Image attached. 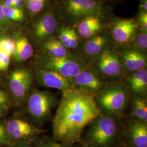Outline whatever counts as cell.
Returning <instances> with one entry per match:
<instances>
[{
  "instance_id": "obj_17",
  "label": "cell",
  "mask_w": 147,
  "mask_h": 147,
  "mask_svg": "<svg viewBox=\"0 0 147 147\" xmlns=\"http://www.w3.org/2000/svg\"><path fill=\"white\" fill-rule=\"evenodd\" d=\"M129 89L138 96L144 98L147 95V70L143 69L132 72L128 77Z\"/></svg>"
},
{
  "instance_id": "obj_18",
  "label": "cell",
  "mask_w": 147,
  "mask_h": 147,
  "mask_svg": "<svg viewBox=\"0 0 147 147\" xmlns=\"http://www.w3.org/2000/svg\"><path fill=\"white\" fill-rule=\"evenodd\" d=\"M108 38L105 35L98 34L89 38L84 47V53L90 56H98L106 47Z\"/></svg>"
},
{
  "instance_id": "obj_43",
  "label": "cell",
  "mask_w": 147,
  "mask_h": 147,
  "mask_svg": "<svg viewBox=\"0 0 147 147\" xmlns=\"http://www.w3.org/2000/svg\"><path fill=\"white\" fill-rule=\"evenodd\" d=\"M1 115V112H0V116Z\"/></svg>"
},
{
  "instance_id": "obj_11",
  "label": "cell",
  "mask_w": 147,
  "mask_h": 147,
  "mask_svg": "<svg viewBox=\"0 0 147 147\" xmlns=\"http://www.w3.org/2000/svg\"><path fill=\"white\" fill-rule=\"evenodd\" d=\"M112 35L116 42L126 44L134 36L138 28L137 22L132 19H117L113 23Z\"/></svg>"
},
{
  "instance_id": "obj_39",
  "label": "cell",
  "mask_w": 147,
  "mask_h": 147,
  "mask_svg": "<svg viewBox=\"0 0 147 147\" xmlns=\"http://www.w3.org/2000/svg\"><path fill=\"white\" fill-rule=\"evenodd\" d=\"M32 147V146H27V145H25V146H20V147Z\"/></svg>"
},
{
  "instance_id": "obj_24",
  "label": "cell",
  "mask_w": 147,
  "mask_h": 147,
  "mask_svg": "<svg viewBox=\"0 0 147 147\" xmlns=\"http://www.w3.org/2000/svg\"><path fill=\"white\" fill-rule=\"evenodd\" d=\"M137 50H138L143 53H145L147 50V32L142 31L140 33L135 40L134 43V47Z\"/></svg>"
},
{
  "instance_id": "obj_37",
  "label": "cell",
  "mask_w": 147,
  "mask_h": 147,
  "mask_svg": "<svg viewBox=\"0 0 147 147\" xmlns=\"http://www.w3.org/2000/svg\"><path fill=\"white\" fill-rule=\"evenodd\" d=\"M4 32V28L0 26V38Z\"/></svg>"
},
{
  "instance_id": "obj_26",
  "label": "cell",
  "mask_w": 147,
  "mask_h": 147,
  "mask_svg": "<svg viewBox=\"0 0 147 147\" xmlns=\"http://www.w3.org/2000/svg\"><path fill=\"white\" fill-rule=\"evenodd\" d=\"M69 28L66 27H61L58 31V39L63 45L68 49Z\"/></svg>"
},
{
  "instance_id": "obj_13",
  "label": "cell",
  "mask_w": 147,
  "mask_h": 147,
  "mask_svg": "<svg viewBox=\"0 0 147 147\" xmlns=\"http://www.w3.org/2000/svg\"><path fill=\"white\" fill-rule=\"evenodd\" d=\"M5 129L10 136L16 140L27 139L40 132L38 129L28 122L19 119L9 121Z\"/></svg>"
},
{
  "instance_id": "obj_21",
  "label": "cell",
  "mask_w": 147,
  "mask_h": 147,
  "mask_svg": "<svg viewBox=\"0 0 147 147\" xmlns=\"http://www.w3.org/2000/svg\"><path fill=\"white\" fill-rule=\"evenodd\" d=\"M132 113L138 121L147 123V102L144 98L135 97L132 102Z\"/></svg>"
},
{
  "instance_id": "obj_23",
  "label": "cell",
  "mask_w": 147,
  "mask_h": 147,
  "mask_svg": "<svg viewBox=\"0 0 147 147\" xmlns=\"http://www.w3.org/2000/svg\"><path fill=\"white\" fill-rule=\"evenodd\" d=\"M27 10L31 14H37L42 11L45 5V0H24Z\"/></svg>"
},
{
  "instance_id": "obj_2",
  "label": "cell",
  "mask_w": 147,
  "mask_h": 147,
  "mask_svg": "<svg viewBox=\"0 0 147 147\" xmlns=\"http://www.w3.org/2000/svg\"><path fill=\"white\" fill-rule=\"evenodd\" d=\"M82 138L88 146L94 147H111L118 136L116 121L110 115L101 113L85 129Z\"/></svg>"
},
{
  "instance_id": "obj_19",
  "label": "cell",
  "mask_w": 147,
  "mask_h": 147,
  "mask_svg": "<svg viewBox=\"0 0 147 147\" xmlns=\"http://www.w3.org/2000/svg\"><path fill=\"white\" fill-rule=\"evenodd\" d=\"M13 55L16 60L25 61L31 58L33 53V49L26 37H20L16 42Z\"/></svg>"
},
{
  "instance_id": "obj_14",
  "label": "cell",
  "mask_w": 147,
  "mask_h": 147,
  "mask_svg": "<svg viewBox=\"0 0 147 147\" xmlns=\"http://www.w3.org/2000/svg\"><path fill=\"white\" fill-rule=\"evenodd\" d=\"M102 17L97 15L87 16L78 21V32L81 37L89 39L98 35L102 29Z\"/></svg>"
},
{
  "instance_id": "obj_36",
  "label": "cell",
  "mask_w": 147,
  "mask_h": 147,
  "mask_svg": "<svg viewBox=\"0 0 147 147\" xmlns=\"http://www.w3.org/2000/svg\"><path fill=\"white\" fill-rule=\"evenodd\" d=\"M14 1L15 0H3L2 5H5L6 7H13Z\"/></svg>"
},
{
  "instance_id": "obj_31",
  "label": "cell",
  "mask_w": 147,
  "mask_h": 147,
  "mask_svg": "<svg viewBox=\"0 0 147 147\" xmlns=\"http://www.w3.org/2000/svg\"><path fill=\"white\" fill-rule=\"evenodd\" d=\"M42 147H64L63 144L55 141H48L44 143Z\"/></svg>"
},
{
  "instance_id": "obj_42",
  "label": "cell",
  "mask_w": 147,
  "mask_h": 147,
  "mask_svg": "<svg viewBox=\"0 0 147 147\" xmlns=\"http://www.w3.org/2000/svg\"><path fill=\"white\" fill-rule=\"evenodd\" d=\"M0 112H1V106H0Z\"/></svg>"
},
{
  "instance_id": "obj_28",
  "label": "cell",
  "mask_w": 147,
  "mask_h": 147,
  "mask_svg": "<svg viewBox=\"0 0 147 147\" xmlns=\"http://www.w3.org/2000/svg\"><path fill=\"white\" fill-rule=\"evenodd\" d=\"M79 36L75 31L69 28L68 49H75L79 45Z\"/></svg>"
},
{
  "instance_id": "obj_4",
  "label": "cell",
  "mask_w": 147,
  "mask_h": 147,
  "mask_svg": "<svg viewBox=\"0 0 147 147\" xmlns=\"http://www.w3.org/2000/svg\"><path fill=\"white\" fill-rule=\"evenodd\" d=\"M96 95V104L100 111H105L107 115L118 116L126 107L128 93L122 86L115 84L102 88Z\"/></svg>"
},
{
  "instance_id": "obj_5",
  "label": "cell",
  "mask_w": 147,
  "mask_h": 147,
  "mask_svg": "<svg viewBox=\"0 0 147 147\" xmlns=\"http://www.w3.org/2000/svg\"><path fill=\"white\" fill-rule=\"evenodd\" d=\"M57 104L58 100L52 93L36 90L28 98L27 110L34 119L41 121L50 116Z\"/></svg>"
},
{
  "instance_id": "obj_9",
  "label": "cell",
  "mask_w": 147,
  "mask_h": 147,
  "mask_svg": "<svg viewBox=\"0 0 147 147\" xmlns=\"http://www.w3.org/2000/svg\"><path fill=\"white\" fill-rule=\"evenodd\" d=\"M32 81L33 75L29 69H16L11 73L9 80V86L11 93L17 99L24 100L29 92Z\"/></svg>"
},
{
  "instance_id": "obj_12",
  "label": "cell",
  "mask_w": 147,
  "mask_h": 147,
  "mask_svg": "<svg viewBox=\"0 0 147 147\" xmlns=\"http://www.w3.org/2000/svg\"><path fill=\"white\" fill-rule=\"evenodd\" d=\"M74 87L94 95L102 89L103 82L95 74L86 70H82L73 80Z\"/></svg>"
},
{
  "instance_id": "obj_35",
  "label": "cell",
  "mask_w": 147,
  "mask_h": 147,
  "mask_svg": "<svg viewBox=\"0 0 147 147\" xmlns=\"http://www.w3.org/2000/svg\"><path fill=\"white\" fill-rule=\"evenodd\" d=\"M7 131L0 132V143H5L7 142Z\"/></svg>"
},
{
  "instance_id": "obj_25",
  "label": "cell",
  "mask_w": 147,
  "mask_h": 147,
  "mask_svg": "<svg viewBox=\"0 0 147 147\" xmlns=\"http://www.w3.org/2000/svg\"><path fill=\"white\" fill-rule=\"evenodd\" d=\"M16 47V42L9 38H0V49L5 51L10 56L13 55Z\"/></svg>"
},
{
  "instance_id": "obj_7",
  "label": "cell",
  "mask_w": 147,
  "mask_h": 147,
  "mask_svg": "<svg viewBox=\"0 0 147 147\" xmlns=\"http://www.w3.org/2000/svg\"><path fill=\"white\" fill-rule=\"evenodd\" d=\"M61 16L55 5L43 13L35 21L33 31L34 36L39 41H46L56 31Z\"/></svg>"
},
{
  "instance_id": "obj_41",
  "label": "cell",
  "mask_w": 147,
  "mask_h": 147,
  "mask_svg": "<svg viewBox=\"0 0 147 147\" xmlns=\"http://www.w3.org/2000/svg\"><path fill=\"white\" fill-rule=\"evenodd\" d=\"M93 147V146H88V145H87V146H86V147Z\"/></svg>"
},
{
  "instance_id": "obj_6",
  "label": "cell",
  "mask_w": 147,
  "mask_h": 147,
  "mask_svg": "<svg viewBox=\"0 0 147 147\" xmlns=\"http://www.w3.org/2000/svg\"><path fill=\"white\" fill-rule=\"evenodd\" d=\"M44 69L54 70L72 81V80L82 70L84 65L80 60L70 55L62 57L49 56L42 62Z\"/></svg>"
},
{
  "instance_id": "obj_8",
  "label": "cell",
  "mask_w": 147,
  "mask_h": 147,
  "mask_svg": "<svg viewBox=\"0 0 147 147\" xmlns=\"http://www.w3.org/2000/svg\"><path fill=\"white\" fill-rule=\"evenodd\" d=\"M98 71L104 76L115 78L121 75L122 63L117 53L110 49H105L98 55L96 61Z\"/></svg>"
},
{
  "instance_id": "obj_16",
  "label": "cell",
  "mask_w": 147,
  "mask_h": 147,
  "mask_svg": "<svg viewBox=\"0 0 147 147\" xmlns=\"http://www.w3.org/2000/svg\"><path fill=\"white\" fill-rule=\"evenodd\" d=\"M130 141L135 147H147V123L135 121L130 123L127 130Z\"/></svg>"
},
{
  "instance_id": "obj_27",
  "label": "cell",
  "mask_w": 147,
  "mask_h": 147,
  "mask_svg": "<svg viewBox=\"0 0 147 147\" xmlns=\"http://www.w3.org/2000/svg\"><path fill=\"white\" fill-rule=\"evenodd\" d=\"M11 57L5 51L0 49V71H5L8 68Z\"/></svg>"
},
{
  "instance_id": "obj_20",
  "label": "cell",
  "mask_w": 147,
  "mask_h": 147,
  "mask_svg": "<svg viewBox=\"0 0 147 147\" xmlns=\"http://www.w3.org/2000/svg\"><path fill=\"white\" fill-rule=\"evenodd\" d=\"M45 51L49 56L55 57H62L69 55L67 49L59 39L50 38L47 40L44 44Z\"/></svg>"
},
{
  "instance_id": "obj_33",
  "label": "cell",
  "mask_w": 147,
  "mask_h": 147,
  "mask_svg": "<svg viewBox=\"0 0 147 147\" xmlns=\"http://www.w3.org/2000/svg\"><path fill=\"white\" fill-rule=\"evenodd\" d=\"M139 11L147 12V0H139Z\"/></svg>"
},
{
  "instance_id": "obj_34",
  "label": "cell",
  "mask_w": 147,
  "mask_h": 147,
  "mask_svg": "<svg viewBox=\"0 0 147 147\" xmlns=\"http://www.w3.org/2000/svg\"><path fill=\"white\" fill-rule=\"evenodd\" d=\"M25 5L24 0H15L14 2L13 7L19 8H22Z\"/></svg>"
},
{
  "instance_id": "obj_40",
  "label": "cell",
  "mask_w": 147,
  "mask_h": 147,
  "mask_svg": "<svg viewBox=\"0 0 147 147\" xmlns=\"http://www.w3.org/2000/svg\"><path fill=\"white\" fill-rule=\"evenodd\" d=\"M103 1H104L105 2H110L111 1H112V0H103Z\"/></svg>"
},
{
  "instance_id": "obj_1",
  "label": "cell",
  "mask_w": 147,
  "mask_h": 147,
  "mask_svg": "<svg viewBox=\"0 0 147 147\" xmlns=\"http://www.w3.org/2000/svg\"><path fill=\"white\" fill-rule=\"evenodd\" d=\"M101 113L94 95L74 87L64 90L53 120V136L63 144L81 142L85 129Z\"/></svg>"
},
{
  "instance_id": "obj_29",
  "label": "cell",
  "mask_w": 147,
  "mask_h": 147,
  "mask_svg": "<svg viewBox=\"0 0 147 147\" xmlns=\"http://www.w3.org/2000/svg\"><path fill=\"white\" fill-rule=\"evenodd\" d=\"M137 24L141 27L142 31L147 32V12L139 11Z\"/></svg>"
},
{
  "instance_id": "obj_22",
  "label": "cell",
  "mask_w": 147,
  "mask_h": 147,
  "mask_svg": "<svg viewBox=\"0 0 147 147\" xmlns=\"http://www.w3.org/2000/svg\"><path fill=\"white\" fill-rule=\"evenodd\" d=\"M3 5V9L6 18L10 21L21 22L25 19V14L22 8Z\"/></svg>"
},
{
  "instance_id": "obj_32",
  "label": "cell",
  "mask_w": 147,
  "mask_h": 147,
  "mask_svg": "<svg viewBox=\"0 0 147 147\" xmlns=\"http://www.w3.org/2000/svg\"><path fill=\"white\" fill-rule=\"evenodd\" d=\"M8 96L5 92L0 90V106L5 105L8 102Z\"/></svg>"
},
{
  "instance_id": "obj_3",
  "label": "cell",
  "mask_w": 147,
  "mask_h": 147,
  "mask_svg": "<svg viewBox=\"0 0 147 147\" xmlns=\"http://www.w3.org/2000/svg\"><path fill=\"white\" fill-rule=\"evenodd\" d=\"M55 5L61 16L74 21L91 15L105 18L110 11L107 2L103 0H58Z\"/></svg>"
},
{
  "instance_id": "obj_30",
  "label": "cell",
  "mask_w": 147,
  "mask_h": 147,
  "mask_svg": "<svg viewBox=\"0 0 147 147\" xmlns=\"http://www.w3.org/2000/svg\"><path fill=\"white\" fill-rule=\"evenodd\" d=\"M9 22L10 21L8 20L5 16L2 3H0V26L4 28L3 27L7 26Z\"/></svg>"
},
{
  "instance_id": "obj_38",
  "label": "cell",
  "mask_w": 147,
  "mask_h": 147,
  "mask_svg": "<svg viewBox=\"0 0 147 147\" xmlns=\"http://www.w3.org/2000/svg\"><path fill=\"white\" fill-rule=\"evenodd\" d=\"M7 131H6V129H5V127H4L3 126L1 125H0V132H5Z\"/></svg>"
},
{
  "instance_id": "obj_10",
  "label": "cell",
  "mask_w": 147,
  "mask_h": 147,
  "mask_svg": "<svg viewBox=\"0 0 147 147\" xmlns=\"http://www.w3.org/2000/svg\"><path fill=\"white\" fill-rule=\"evenodd\" d=\"M37 78L40 84L47 88L59 89L63 92L74 87L71 81L52 70L40 69L37 73Z\"/></svg>"
},
{
  "instance_id": "obj_15",
  "label": "cell",
  "mask_w": 147,
  "mask_h": 147,
  "mask_svg": "<svg viewBox=\"0 0 147 147\" xmlns=\"http://www.w3.org/2000/svg\"><path fill=\"white\" fill-rule=\"evenodd\" d=\"M121 59L124 67L131 72L145 69L147 66V57L145 53L135 48L124 51L121 54Z\"/></svg>"
}]
</instances>
